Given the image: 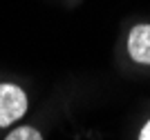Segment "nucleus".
<instances>
[{"instance_id": "nucleus-4", "label": "nucleus", "mask_w": 150, "mask_h": 140, "mask_svg": "<svg viewBox=\"0 0 150 140\" xmlns=\"http://www.w3.org/2000/svg\"><path fill=\"white\" fill-rule=\"evenodd\" d=\"M139 140H150V122L141 129V134H139Z\"/></svg>"}, {"instance_id": "nucleus-2", "label": "nucleus", "mask_w": 150, "mask_h": 140, "mask_svg": "<svg viewBox=\"0 0 150 140\" xmlns=\"http://www.w3.org/2000/svg\"><path fill=\"white\" fill-rule=\"evenodd\" d=\"M128 51L132 60L150 65V24H137L128 36Z\"/></svg>"}, {"instance_id": "nucleus-3", "label": "nucleus", "mask_w": 150, "mask_h": 140, "mask_svg": "<svg viewBox=\"0 0 150 140\" xmlns=\"http://www.w3.org/2000/svg\"><path fill=\"white\" fill-rule=\"evenodd\" d=\"M5 140H43V136L34 127H18V129H13Z\"/></svg>"}, {"instance_id": "nucleus-1", "label": "nucleus", "mask_w": 150, "mask_h": 140, "mask_svg": "<svg viewBox=\"0 0 150 140\" xmlns=\"http://www.w3.org/2000/svg\"><path fill=\"white\" fill-rule=\"evenodd\" d=\"M27 111V96L16 85H0V127L18 122Z\"/></svg>"}]
</instances>
